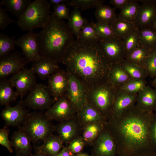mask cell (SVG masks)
<instances>
[{"label": "cell", "instance_id": "1", "mask_svg": "<svg viewBox=\"0 0 156 156\" xmlns=\"http://www.w3.org/2000/svg\"><path fill=\"white\" fill-rule=\"evenodd\" d=\"M154 114L141 110L135 104L119 116L107 120L106 127L116 144L117 154L133 156L154 151L150 134Z\"/></svg>", "mask_w": 156, "mask_h": 156}, {"label": "cell", "instance_id": "2", "mask_svg": "<svg viewBox=\"0 0 156 156\" xmlns=\"http://www.w3.org/2000/svg\"><path fill=\"white\" fill-rule=\"evenodd\" d=\"M62 62L83 85L92 87L109 79L112 66L98 42L78 39L70 47Z\"/></svg>", "mask_w": 156, "mask_h": 156}, {"label": "cell", "instance_id": "3", "mask_svg": "<svg viewBox=\"0 0 156 156\" xmlns=\"http://www.w3.org/2000/svg\"><path fill=\"white\" fill-rule=\"evenodd\" d=\"M37 34L40 55L57 63L62 62L75 40L68 24L53 12L46 25Z\"/></svg>", "mask_w": 156, "mask_h": 156}, {"label": "cell", "instance_id": "4", "mask_svg": "<svg viewBox=\"0 0 156 156\" xmlns=\"http://www.w3.org/2000/svg\"><path fill=\"white\" fill-rule=\"evenodd\" d=\"M50 5L46 0L31 1L25 12L18 19L16 23L18 26L23 31H29L43 28L50 18Z\"/></svg>", "mask_w": 156, "mask_h": 156}, {"label": "cell", "instance_id": "5", "mask_svg": "<svg viewBox=\"0 0 156 156\" xmlns=\"http://www.w3.org/2000/svg\"><path fill=\"white\" fill-rule=\"evenodd\" d=\"M18 130L27 134L33 143L43 141L55 131V126L44 114L36 111L29 113Z\"/></svg>", "mask_w": 156, "mask_h": 156}, {"label": "cell", "instance_id": "6", "mask_svg": "<svg viewBox=\"0 0 156 156\" xmlns=\"http://www.w3.org/2000/svg\"><path fill=\"white\" fill-rule=\"evenodd\" d=\"M109 79L94 87L88 102L94 106L107 120L110 117L112 106L117 91Z\"/></svg>", "mask_w": 156, "mask_h": 156}, {"label": "cell", "instance_id": "7", "mask_svg": "<svg viewBox=\"0 0 156 156\" xmlns=\"http://www.w3.org/2000/svg\"><path fill=\"white\" fill-rule=\"evenodd\" d=\"M23 102L26 107L42 111L47 110L54 103L47 85L41 83L36 84Z\"/></svg>", "mask_w": 156, "mask_h": 156}, {"label": "cell", "instance_id": "8", "mask_svg": "<svg viewBox=\"0 0 156 156\" xmlns=\"http://www.w3.org/2000/svg\"><path fill=\"white\" fill-rule=\"evenodd\" d=\"M68 86L65 95L77 112L88 103L84 85L76 77L68 73Z\"/></svg>", "mask_w": 156, "mask_h": 156}, {"label": "cell", "instance_id": "9", "mask_svg": "<svg viewBox=\"0 0 156 156\" xmlns=\"http://www.w3.org/2000/svg\"><path fill=\"white\" fill-rule=\"evenodd\" d=\"M37 33L33 31H28L15 40V45L22 49V55L28 62L33 63L38 60L40 53Z\"/></svg>", "mask_w": 156, "mask_h": 156}, {"label": "cell", "instance_id": "10", "mask_svg": "<svg viewBox=\"0 0 156 156\" xmlns=\"http://www.w3.org/2000/svg\"><path fill=\"white\" fill-rule=\"evenodd\" d=\"M44 114L51 120L60 122L75 117L77 112L64 95L55 101Z\"/></svg>", "mask_w": 156, "mask_h": 156}, {"label": "cell", "instance_id": "11", "mask_svg": "<svg viewBox=\"0 0 156 156\" xmlns=\"http://www.w3.org/2000/svg\"><path fill=\"white\" fill-rule=\"evenodd\" d=\"M98 43L104 55L112 64H120L125 60V53L121 40L115 37L100 40Z\"/></svg>", "mask_w": 156, "mask_h": 156}, {"label": "cell", "instance_id": "12", "mask_svg": "<svg viewBox=\"0 0 156 156\" xmlns=\"http://www.w3.org/2000/svg\"><path fill=\"white\" fill-rule=\"evenodd\" d=\"M19 52L15 51L0 58V78H6L25 68L28 63Z\"/></svg>", "mask_w": 156, "mask_h": 156}, {"label": "cell", "instance_id": "13", "mask_svg": "<svg viewBox=\"0 0 156 156\" xmlns=\"http://www.w3.org/2000/svg\"><path fill=\"white\" fill-rule=\"evenodd\" d=\"M21 97L29 92L37 83L35 73L30 69L24 68L13 74L9 79Z\"/></svg>", "mask_w": 156, "mask_h": 156}, {"label": "cell", "instance_id": "14", "mask_svg": "<svg viewBox=\"0 0 156 156\" xmlns=\"http://www.w3.org/2000/svg\"><path fill=\"white\" fill-rule=\"evenodd\" d=\"M21 97L18 103L14 106H6L1 112V116L4 121L6 127L21 126L29 113V110L23 104Z\"/></svg>", "mask_w": 156, "mask_h": 156}, {"label": "cell", "instance_id": "15", "mask_svg": "<svg viewBox=\"0 0 156 156\" xmlns=\"http://www.w3.org/2000/svg\"><path fill=\"white\" fill-rule=\"evenodd\" d=\"M92 146V156H116L117 154L116 144L106 126Z\"/></svg>", "mask_w": 156, "mask_h": 156}, {"label": "cell", "instance_id": "16", "mask_svg": "<svg viewBox=\"0 0 156 156\" xmlns=\"http://www.w3.org/2000/svg\"><path fill=\"white\" fill-rule=\"evenodd\" d=\"M82 128L77 116L59 123L55 126V131L63 143L67 144L81 135Z\"/></svg>", "mask_w": 156, "mask_h": 156}, {"label": "cell", "instance_id": "17", "mask_svg": "<svg viewBox=\"0 0 156 156\" xmlns=\"http://www.w3.org/2000/svg\"><path fill=\"white\" fill-rule=\"evenodd\" d=\"M141 2L135 23L138 28L149 27L156 18V0H136Z\"/></svg>", "mask_w": 156, "mask_h": 156}, {"label": "cell", "instance_id": "18", "mask_svg": "<svg viewBox=\"0 0 156 156\" xmlns=\"http://www.w3.org/2000/svg\"><path fill=\"white\" fill-rule=\"evenodd\" d=\"M68 75L60 69L48 78L47 87L54 103L64 96L68 86Z\"/></svg>", "mask_w": 156, "mask_h": 156}, {"label": "cell", "instance_id": "19", "mask_svg": "<svg viewBox=\"0 0 156 156\" xmlns=\"http://www.w3.org/2000/svg\"><path fill=\"white\" fill-rule=\"evenodd\" d=\"M137 96L138 94H137L117 90L113 103L110 117L119 116L125 110L135 104Z\"/></svg>", "mask_w": 156, "mask_h": 156}, {"label": "cell", "instance_id": "20", "mask_svg": "<svg viewBox=\"0 0 156 156\" xmlns=\"http://www.w3.org/2000/svg\"><path fill=\"white\" fill-rule=\"evenodd\" d=\"M10 143L16 155L19 156H32V147L30 138L18 129L14 131L11 137Z\"/></svg>", "mask_w": 156, "mask_h": 156}, {"label": "cell", "instance_id": "21", "mask_svg": "<svg viewBox=\"0 0 156 156\" xmlns=\"http://www.w3.org/2000/svg\"><path fill=\"white\" fill-rule=\"evenodd\" d=\"M31 69L42 80H44L60 69L57 63L42 55L40 59L33 63Z\"/></svg>", "mask_w": 156, "mask_h": 156}, {"label": "cell", "instance_id": "22", "mask_svg": "<svg viewBox=\"0 0 156 156\" xmlns=\"http://www.w3.org/2000/svg\"><path fill=\"white\" fill-rule=\"evenodd\" d=\"M76 116L82 128L92 123L107 122L99 111L88 102L77 112Z\"/></svg>", "mask_w": 156, "mask_h": 156}, {"label": "cell", "instance_id": "23", "mask_svg": "<svg viewBox=\"0 0 156 156\" xmlns=\"http://www.w3.org/2000/svg\"><path fill=\"white\" fill-rule=\"evenodd\" d=\"M135 105L143 111L153 112L156 106V90L146 86L138 94Z\"/></svg>", "mask_w": 156, "mask_h": 156}, {"label": "cell", "instance_id": "24", "mask_svg": "<svg viewBox=\"0 0 156 156\" xmlns=\"http://www.w3.org/2000/svg\"><path fill=\"white\" fill-rule=\"evenodd\" d=\"M43 143L39 146L34 147L35 151L42 153L47 156H55L64 146L62 141L57 135L53 134L47 137Z\"/></svg>", "mask_w": 156, "mask_h": 156}, {"label": "cell", "instance_id": "25", "mask_svg": "<svg viewBox=\"0 0 156 156\" xmlns=\"http://www.w3.org/2000/svg\"><path fill=\"white\" fill-rule=\"evenodd\" d=\"M14 87L9 79H0V105L5 107L11 102L15 101L19 96L13 90Z\"/></svg>", "mask_w": 156, "mask_h": 156}, {"label": "cell", "instance_id": "26", "mask_svg": "<svg viewBox=\"0 0 156 156\" xmlns=\"http://www.w3.org/2000/svg\"><path fill=\"white\" fill-rule=\"evenodd\" d=\"M106 123H93L82 127L81 136L86 145L92 146L100 133L106 127Z\"/></svg>", "mask_w": 156, "mask_h": 156}, {"label": "cell", "instance_id": "27", "mask_svg": "<svg viewBox=\"0 0 156 156\" xmlns=\"http://www.w3.org/2000/svg\"><path fill=\"white\" fill-rule=\"evenodd\" d=\"M31 2L30 0H3L0 1V4L4 6L6 11L18 19L25 12Z\"/></svg>", "mask_w": 156, "mask_h": 156}, {"label": "cell", "instance_id": "28", "mask_svg": "<svg viewBox=\"0 0 156 156\" xmlns=\"http://www.w3.org/2000/svg\"><path fill=\"white\" fill-rule=\"evenodd\" d=\"M68 20L69 28L77 39L80 31L88 21L82 17L79 9L76 7H74Z\"/></svg>", "mask_w": 156, "mask_h": 156}, {"label": "cell", "instance_id": "29", "mask_svg": "<svg viewBox=\"0 0 156 156\" xmlns=\"http://www.w3.org/2000/svg\"><path fill=\"white\" fill-rule=\"evenodd\" d=\"M111 25L116 36L121 40L137 28L135 23L124 21L117 17Z\"/></svg>", "mask_w": 156, "mask_h": 156}, {"label": "cell", "instance_id": "30", "mask_svg": "<svg viewBox=\"0 0 156 156\" xmlns=\"http://www.w3.org/2000/svg\"><path fill=\"white\" fill-rule=\"evenodd\" d=\"M152 50L147 49L140 45L130 53L126 55L125 60L144 68L147 59Z\"/></svg>", "mask_w": 156, "mask_h": 156}, {"label": "cell", "instance_id": "31", "mask_svg": "<svg viewBox=\"0 0 156 156\" xmlns=\"http://www.w3.org/2000/svg\"><path fill=\"white\" fill-rule=\"evenodd\" d=\"M138 29L140 44L151 50L156 48V32L150 27Z\"/></svg>", "mask_w": 156, "mask_h": 156}, {"label": "cell", "instance_id": "32", "mask_svg": "<svg viewBox=\"0 0 156 156\" xmlns=\"http://www.w3.org/2000/svg\"><path fill=\"white\" fill-rule=\"evenodd\" d=\"M95 15L97 22L109 25L117 17L114 8L103 4L96 8Z\"/></svg>", "mask_w": 156, "mask_h": 156}, {"label": "cell", "instance_id": "33", "mask_svg": "<svg viewBox=\"0 0 156 156\" xmlns=\"http://www.w3.org/2000/svg\"><path fill=\"white\" fill-rule=\"evenodd\" d=\"M132 79L122 68L120 64H112L109 79L116 88Z\"/></svg>", "mask_w": 156, "mask_h": 156}, {"label": "cell", "instance_id": "34", "mask_svg": "<svg viewBox=\"0 0 156 156\" xmlns=\"http://www.w3.org/2000/svg\"><path fill=\"white\" fill-rule=\"evenodd\" d=\"M125 71L133 79L145 80L148 76L145 68L125 60L120 63Z\"/></svg>", "mask_w": 156, "mask_h": 156}, {"label": "cell", "instance_id": "35", "mask_svg": "<svg viewBox=\"0 0 156 156\" xmlns=\"http://www.w3.org/2000/svg\"><path fill=\"white\" fill-rule=\"evenodd\" d=\"M140 5L136 0H129L120 9L117 17L128 22L135 23Z\"/></svg>", "mask_w": 156, "mask_h": 156}, {"label": "cell", "instance_id": "36", "mask_svg": "<svg viewBox=\"0 0 156 156\" xmlns=\"http://www.w3.org/2000/svg\"><path fill=\"white\" fill-rule=\"evenodd\" d=\"M146 86L145 80L132 79L116 88L118 90L138 94Z\"/></svg>", "mask_w": 156, "mask_h": 156}, {"label": "cell", "instance_id": "37", "mask_svg": "<svg viewBox=\"0 0 156 156\" xmlns=\"http://www.w3.org/2000/svg\"><path fill=\"white\" fill-rule=\"evenodd\" d=\"M15 36L10 37L4 33L0 32V58L15 50Z\"/></svg>", "mask_w": 156, "mask_h": 156}, {"label": "cell", "instance_id": "38", "mask_svg": "<svg viewBox=\"0 0 156 156\" xmlns=\"http://www.w3.org/2000/svg\"><path fill=\"white\" fill-rule=\"evenodd\" d=\"M122 40L124 47L126 56L140 45L138 36V28H137Z\"/></svg>", "mask_w": 156, "mask_h": 156}, {"label": "cell", "instance_id": "39", "mask_svg": "<svg viewBox=\"0 0 156 156\" xmlns=\"http://www.w3.org/2000/svg\"><path fill=\"white\" fill-rule=\"evenodd\" d=\"M77 39L82 41H94L98 42L100 40L93 26L88 21L80 31Z\"/></svg>", "mask_w": 156, "mask_h": 156}, {"label": "cell", "instance_id": "40", "mask_svg": "<svg viewBox=\"0 0 156 156\" xmlns=\"http://www.w3.org/2000/svg\"><path fill=\"white\" fill-rule=\"evenodd\" d=\"M91 23L94 28L100 40L116 37L111 25L98 22L95 23L91 21Z\"/></svg>", "mask_w": 156, "mask_h": 156}, {"label": "cell", "instance_id": "41", "mask_svg": "<svg viewBox=\"0 0 156 156\" xmlns=\"http://www.w3.org/2000/svg\"><path fill=\"white\" fill-rule=\"evenodd\" d=\"M103 0H71L68 3V5L76 7L82 10L90 8H97L103 4Z\"/></svg>", "mask_w": 156, "mask_h": 156}, {"label": "cell", "instance_id": "42", "mask_svg": "<svg viewBox=\"0 0 156 156\" xmlns=\"http://www.w3.org/2000/svg\"><path fill=\"white\" fill-rule=\"evenodd\" d=\"M144 68L148 76L154 78L156 75V48L151 51L147 59Z\"/></svg>", "mask_w": 156, "mask_h": 156}, {"label": "cell", "instance_id": "43", "mask_svg": "<svg viewBox=\"0 0 156 156\" xmlns=\"http://www.w3.org/2000/svg\"><path fill=\"white\" fill-rule=\"evenodd\" d=\"M86 143L81 135L71 141L66 146L73 153L76 154L82 152Z\"/></svg>", "mask_w": 156, "mask_h": 156}, {"label": "cell", "instance_id": "44", "mask_svg": "<svg viewBox=\"0 0 156 156\" xmlns=\"http://www.w3.org/2000/svg\"><path fill=\"white\" fill-rule=\"evenodd\" d=\"M66 3H62L53 6L55 15L59 19L68 20L70 15V10Z\"/></svg>", "mask_w": 156, "mask_h": 156}, {"label": "cell", "instance_id": "45", "mask_svg": "<svg viewBox=\"0 0 156 156\" xmlns=\"http://www.w3.org/2000/svg\"><path fill=\"white\" fill-rule=\"evenodd\" d=\"M9 130L7 127L5 126L0 129V144L12 153L13 149L9 139Z\"/></svg>", "mask_w": 156, "mask_h": 156}, {"label": "cell", "instance_id": "46", "mask_svg": "<svg viewBox=\"0 0 156 156\" xmlns=\"http://www.w3.org/2000/svg\"><path fill=\"white\" fill-rule=\"evenodd\" d=\"M5 9L2 7L0 4V29H5L9 25L12 23H17V21H14L10 18L6 12Z\"/></svg>", "mask_w": 156, "mask_h": 156}, {"label": "cell", "instance_id": "47", "mask_svg": "<svg viewBox=\"0 0 156 156\" xmlns=\"http://www.w3.org/2000/svg\"><path fill=\"white\" fill-rule=\"evenodd\" d=\"M150 138L153 150L156 151V113L154 114L150 127Z\"/></svg>", "mask_w": 156, "mask_h": 156}, {"label": "cell", "instance_id": "48", "mask_svg": "<svg viewBox=\"0 0 156 156\" xmlns=\"http://www.w3.org/2000/svg\"><path fill=\"white\" fill-rule=\"evenodd\" d=\"M75 155L66 146H64L55 156H75Z\"/></svg>", "mask_w": 156, "mask_h": 156}, {"label": "cell", "instance_id": "49", "mask_svg": "<svg viewBox=\"0 0 156 156\" xmlns=\"http://www.w3.org/2000/svg\"><path fill=\"white\" fill-rule=\"evenodd\" d=\"M129 1V0H110L109 2L110 4L120 9Z\"/></svg>", "mask_w": 156, "mask_h": 156}, {"label": "cell", "instance_id": "50", "mask_svg": "<svg viewBox=\"0 0 156 156\" xmlns=\"http://www.w3.org/2000/svg\"><path fill=\"white\" fill-rule=\"evenodd\" d=\"M69 1L68 0H50L49 3L50 5L54 6L62 3L68 4Z\"/></svg>", "mask_w": 156, "mask_h": 156}, {"label": "cell", "instance_id": "51", "mask_svg": "<svg viewBox=\"0 0 156 156\" xmlns=\"http://www.w3.org/2000/svg\"><path fill=\"white\" fill-rule=\"evenodd\" d=\"M133 156H156V151L147 152L137 154Z\"/></svg>", "mask_w": 156, "mask_h": 156}, {"label": "cell", "instance_id": "52", "mask_svg": "<svg viewBox=\"0 0 156 156\" xmlns=\"http://www.w3.org/2000/svg\"><path fill=\"white\" fill-rule=\"evenodd\" d=\"M75 156H92V155H90L88 153L81 152L78 153L76 154Z\"/></svg>", "mask_w": 156, "mask_h": 156}, {"label": "cell", "instance_id": "53", "mask_svg": "<svg viewBox=\"0 0 156 156\" xmlns=\"http://www.w3.org/2000/svg\"><path fill=\"white\" fill-rule=\"evenodd\" d=\"M156 32V18L155 19L149 27Z\"/></svg>", "mask_w": 156, "mask_h": 156}, {"label": "cell", "instance_id": "54", "mask_svg": "<svg viewBox=\"0 0 156 156\" xmlns=\"http://www.w3.org/2000/svg\"><path fill=\"white\" fill-rule=\"evenodd\" d=\"M35 152V153L32 155V156H47L37 151Z\"/></svg>", "mask_w": 156, "mask_h": 156}, {"label": "cell", "instance_id": "55", "mask_svg": "<svg viewBox=\"0 0 156 156\" xmlns=\"http://www.w3.org/2000/svg\"><path fill=\"white\" fill-rule=\"evenodd\" d=\"M152 85L153 87L156 90V75L154 77L153 80L151 82Z\"/></svg>", "mask_w": 156, "mask_h": 156}, {"label": "cell", "instance_id": "56", "mask_svg": "<svg viewBox=\"0 0 156 156\" xmlns=\"http://www.w3.org/2000/svg\"><path fill=\"white\" fill-rule=\"evenodd\" d=\"M155 112H156V107H155Z\"/></svg>", "mask_w": 156, "mask_h": 156}, {"label": "cell", "instance_id": "57", "mask_svg": "<svg viewBox=\"0 0 156 156\" xmlns=\"http://www.w3.org/2000/svg\"><path fill=\"white\" fill-rule=\"evenodd\" d=\"M14 156H19L17 155H16Z\"/></svg>", "mask_w": 156, "mask_h": 156}]
</instances>
